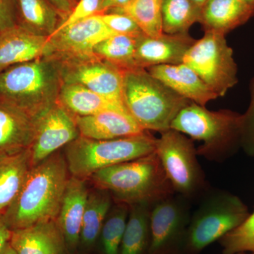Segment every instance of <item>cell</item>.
<instances>
[{"label": "cell", "mask_w": 254, "mask_h": 254, "mask_svg": "<svg viewBox=\"0 0 254 254\" xmlns=\"http://www.w3.org/2000/svg\"><path fill=\"white\" fill-rule=\"evenodd\" d=\"M71 174L63 150L32 167L16 199L1 217L11 230L58 218Z\"/></svg>", "instance_id": "obj_1"}, {"label": "cell", "mask_w": 254, "mask_h": 254, "mask_svg": "<svg viewBox=\"0 0 254 254\" xmlns=\"http://www.w3.org/2000/svg\"><path fill=\"white\" fill-rule=\"evenodd\" d=\"M87 181L109 192L114 202L128 205L154 203L175 193L155 151L100 170Z\"/></svg>", "instance_id": "obj_2"}, {"label": "cell", "mask_w": 254, "mask_h": 254, "mask_svg": "<svg viewBox=\"0 0 254 254\" xmlns=\"http://www.w3.org/2000/svg\"><path fill=\"white\" fill-rule=\"evenodd\" d=\"M242 114L230 110L210 111L190 102L177 114L170 128L203 142L197 154L222 163L242 148Z\"/></svg>", "instance_id": "obj_3"}, {"label": "cell", "mask_w": 254, "mask_h": 254, "mask_svg": "<svg viewBox=\"0 0 254 254\" xmlns=\"http://www.w3.org/2000/svg\"><path fill=\"white\" fill-rule=\"evenodd\" d=\"M123 99L143 129L160 133L170 129L177 114L190 102L141 68L124 72Z\"/></svg>", "instance_id": "obj_4"}, {"label": "cell", "mask_w": 254, "mask_h": 254, "mask_svg": "<svg viewBox=\"0 0 254 254\" xmlns=\"http://www.w3.org/2000/svg\"><path fill=\"white\" fill-rule=\"evenodd\" d=\"M62 85L58 64L43 57L0 72V100L38 117L58 103Z\"/></svg>", "instance_id": "obj_5"}, {"label": "cell", "mask_w": 254, "mask_h": 254, "mask_svg": "<svg viewBox=\"0 0 254 254\" xmlns=\"http://www.w3.org/2000/svg\"><path fill=\"white\" fill-rule=\"evenodd\" d=\"M156 141L148 131L111 140L78 136L63 150L71 176L87 180L103 169L154 153Z\"/></svg>", "instance_id": "obj_6"}, {"label": "cell", "mask_w": 254, "mask_h": 254, "mask_svg": "<svg viewBox=\"0 0 254 254\" xmlns=\"http://www.w3.org/2000/svg\"><path fill=\"white\" fill-rule=\"evenodd\" d=\"M248 207L226 190H207L201 203L190 215L184 254H199L240 226L250 215Z\"/></svg>", "instance_id": "obj_7"}, {"label": "cell", "mask_w": 254, "mask_h": 254, "mask_svg": "<svg viewBox=\"0 0 254 254\" xmlns=\"http://www.w3.org/2000/svg\"><path fill=\"white\" fill-rule=\"evenodd\" d=\"M155 153L175 193L191 202L206 193L208 183L191 139L170 128L157 138Z\"/></svg>", "instance_id": "obj_8"}, {"label": "cell", "mask_w": 254, "mask_h": 254, "mask_svg": "<svg viewBox=\"0 0 254 254\" xmlns=\"http://www.w3.org/2000/svg\"><path fill=\"white\" fill-rule=\"evenodd\" d=\"M183 63L191 68L218 97H223L238 83L233 50L225 35L205 31L187 51Z\"/></svg>", "instance_id": "obj_9"}, {"label": "cell", "mask_w": 254, "mask_h": 254, "mask_svg": "<svg viewBox=\"0 0 254 254\" xmlns=\"http://www.w3.org/2000/svg\"><path fill=\"white\" fill-rule=\"evenodd\" d=\"M190 201L177 193L152 205L149 254H184L190 224Z\"/></svg>", "instance_id": "obj_10"}, {"label": "cell", "mask_w": 254, "mask_h": 254, "mask_svg": "<svg viewBox=\"0 0 254 254\" xmlns=\"http://www.w3.org/2000/svg\"><path fill=\"white\" fill-rule=\"evenodd\" d=\"M51 59L58 64L63 83L80 85L107 98L123 102L124 71L115 65L94 53Z\"/></svg>", "instance_id": "obj_11"}, {"label": "cell", "mask_w": 254, "mask_h": 254, "mask_svg": "<svg viewBox=\"0 0 254 254\" xmlns=\"http://www.w3.org/2000/svg\"><path fill=\"white\" fill-rule=\"evenodd\" d=\"M78 136L76 117L55 103L37 119L36 134L29 148L31 166L63 150Z\"/></svg>", "instance_id": "obj_12"}, {"label": "cell", "mask_w": 254, "mask_h": 254, "mask_svg": "<svg viewBox=\"0 0 254 254\" xmlns=\"http://www.w3.org/2000/svg\"><path fill=\"white\" fill-rule=\"evenodd\" d=\"M114 34L99 15H93L53 33L48 38L43 57L58 58L91 54L98 43Z\"/></svg>", "instance_id": "obj_13"}, {"label": "cell", "mask_w": 254, "mask_h": 254, "mask_svg": "<svg viewBox=\"0 0 254 254\" xmlns=\"http://www.w3.org/2000/svg\"><path fill=\"white\" fill-rule=\"evenodd\" d=\"M189 33L150 37L144 33L136 38L135 61L138 68H146L163 64L183 63L184 58L194 44Z\"/></svg>", "instance_id": "obj_14"}, {"label": "cell", "mask_w": 254, "mask_h": 254, "mask_svg": "<svg viewBox=\"0 0 254 254\" xmlns=\"http://www.w3.org/2000/svg\"><path fill=\"white\" fill-rule=\"evenodd\" d=\"M90 185L87 180L71 176L64 194L58 218L66 254H77L82 222L86 208Z\"/></svg>", "instance_id": "obj_15"}, {"label": "cell", "mask_w": 254, "mask_h": 254, "mask_svg": "<svg viewBox=\"0 0 254 254\" xmlns=\"http://www.w3.org/2000/svg\"><path fill=\"white\" fill-rule=\"evenodd\" d=\"M76 122L79 136L90 139H116L147 131L125 110H105L88 116L76 117Z\"/></svg>", "instance_id": "obj_16"}, {"label": "cell", "mask_w": 254, "mask_h": 254, "mask_svg": "<svg viewBox=\"0 0 254 254\" xmlns=\"http://www.w3.org/2000/svg\"><path fill=\"white\" fill-rule=\"evenodd\" d=\"M37 119L38 117L0 100V155L28 149L36 134Z\"/></svg>", "instance_id": "obj_17"}, {"label": "cell", "mask_w": 254, "mask_h": 254, "mask_svg": "<svg viewBox=\"0 0 254 254\" xmlns=\"http://www.w3.org/2000/svg\"><path fill=\"white\" fill-rule=\"evenodd\" d=\"M146 70L177 94L201 106L205 107L209 102L218 98L200 76L185 63L157 65Z\"/></svg>", "instance_id": "obj_18"}, {"label": "cell", "mask_w": 254, "mask_h": 254, "mask_svg": "<svg viewBox=\"0 0 254 254\" xmlns=\"http://www.w3.org/2000/svg\"><path fill=\"white\" fill-rule=\"evenodd\" d=\"M48 39L17 25L0 31V72L14 65L43 58Z\"/></svg>", "instance_id": "obj_19"}, {"label": "cell", "mask_w": 254, "mask_h": 254, "mask_svg": "<svg viewBox=\"0 0 254 254\" xmlns=\"http://www.w3.org/2000/svg\"><path fill=\"white\" fill-rule=\"evenodd\" d=\"M9 244L16 254H66L64 240L55 220L11 230Z\"/></svg>", "instance_id": "obj_20"}, {"label": "cell", "mask_w": 254, "mask_h": 254, "mask_svg": "<svg viewBox=\"0 0 254 254\" xmlns=\"http://www.w3.org/2000/svg\"><path fill=\"white\" fill-rule=\"evenodd\" d=\"M254 16V8L242 0H208L200 9L198 22L204 31L226 35Z\"/></svg>", "instance_id": "obj_21"}, {"label": "cell", "mask_w": 254, "mask_h": 254, "mask_svg": "<svg viewBox=\"0 0 254 254\" xmlns=\"http://www.w3.org/2000/svg\"><path fill=\"white\" fill-rule=\"evenodd\" d=\"M113 202L109 192L90 186L77 254H95L97 241Z\"/></svg>", "instance_id": "obj_22"}, {"label": "cell", "mask_w": 254, "mask_h": 254, "mask_svg": "<svg viewBox=\"0 0 254 254\" xmlns=\"http://www.w3.org/2000/svg\"><path fill=\"white\" fill-rule=\"evenodd\" d=\"M58 103L75 117L88 116L109 110L128 111L123 102L72 83H63Z\"/></svg>", "instance_id": "obj_23"}, {"label": "cell", "mask_w": 254, "mask_h": 254, "mask_svg": "<svg viewBox=\"0 0 254 254\" xmlns=\"http://www.w3.org/2000/svg\"><path fill=\"white\" fill-rule=\"evenodd\" d=\"M32 168L29 148L0 155V217L16 199Z\"/></svg>", "instance_id": "obj_24"}, {"label": "cell", "mask_w": 254, "mask_h": 254, "mask_svg": "<svg viewBox=\"0 0 254 254\" xmlns=\"http://www.w3.org/2000/svg\"><path fill=\"white\" fill-rule=\"evenodd\" d=\"M16 25L33 34L49 38L63 19L48 0H15Z\"/></svg>", "instance_id": "obj_25"}, {"label": "cell", "mask_w": 254, "mask_h": 254, "mask_svg": "<svg viewBox=\"0 0 254 254\" xmlns=\"http://www.w3.org/2000/svg\"><path fill=\"white\" fill-rule=\"evenodd\" d=\"M153 204L143 202L129 205L120 254H149L151 244L150 216Z\"/></svg>", "instance_id": "obj_26"}, {"label": "cell", "mask_w": 254, "mask_h": 254, "mask_svg": "<svg viewBox=\"0 0 254 254\" xmlns=\"http://www.w3.org/2000/svg\"><path fill=\"white\" fill-rule=\"evenodd\" d=\"M129 205L113 202L97 241L94 254H120Z\"/></svg>", "instance_id": "obj_27"}, {"label": "cell", "mask_w": 254, "mask_h": 254, "mask_svg": "<svg viewBox=\"0 0 254 254\" xmlns=\"http://www.w3.org/2000/svg\"><path fill=\"white\" fill-rule=\"evenodd\" d=\"M137 38L114 34L98 43L94 47L93 53L124 72L138 68L135 61Z\"/></svg>", "instance_id": "obj_28"}, {"label": "cell", "mask_w": 254, "mask_h": 254, "mask_svg": "<svg viewBox=\"0 0 254 254\" xmlns=\"http://www.w3.org/2000/svg\"><path fill=\"white\" fill-rule=\"evenodd\" d=\"M107 12L128 15L146 36L157 37L163 33L162 0H131L125 6Z\"/></svg>", "instance_id": "obj_29"}, {"label": "cell", "mask_w": 254, "mask_h": 254, "mask_svg": "<svg viewBox=\"0 0 254 254\" xmlns=\"http://www.w3.org/2000/svg\"><path fill=\"white\" fill-rule=\"evenodd\" d=\"M200 9L190 0H162L163 31L166 34H185L199 21Z\"/></svg>", "instance_id": "obj_30"}, {"label": "cell", "mask_w": 254, "mask_h": 254, "mask_svg": "<svg viewBox=\"0 0 254 254\" xmlns=\"http://www.w3.org/2000/svg\"><path fill=\"white\" fill-rule=\"evenodd\" d=\"M222 254L254 253V211L235 230L218 241Z\"/></svg>", "instance_id": "obj_31"}, {"label": "cell", "mask_w": 254, "mask_h": 254, "mask_svg": "<svg viewBox=\"0 0 254 254\" xmlns=\"http://www.w3.org/2000/svg\"><path fill=\"white\" fill-rule=\"evenodd\" d=\"M98 15L107 27L115 34L137 38L143 33L136 23L128 15L117 12H105Z\"/></svg>", "instance_id": "obj_32"}, {"label": "cell", "mask_w": 254, "mask_h": 254, "mask_svg": "<svg viewBox=\"0 0 254 254\" xmlns=\"http://www.w3.org/2000/svg\"><path fill=\"white\" fill-rule=\"evenodd\" d=\"M251 100L248 109L242 114V148L246 154L254 157V77L250 83Z\"/></svg>", "instance_id": "obj_33"}, {"label": "cell", "mask_w": 254, "mask_h": 254, "mask_svg": "<svg viewBox=\"0 0 254 254\" xmlns=\"http://www.w3.org/2000/svg\"><path fill=\"white\" fill-rule=\"evenodd\" d=\"M102 1L103 0H78L71 14L60 23L55 33L82 19L99 14Z\"/></svg>", "instance_id": "obj_34"}, {"label": "cell", "mask_w": 254, "mask_h": 254, "mask_svg": "<svg viewBox=\"0 0 254 254\" xmlns=\"http://www.w3.org/2000/svg\"><path fill=\"white\" fill-rule=\"evenodd\" d=\"M16 26V1L0 0V31Z\"/></svg>", "instance_id": "obj_35"}, {"label": "cell", "mask_w": 254, "mask_h": 254, "mask_svg": "<svg viewBox=\"0 0 254 254\" xmlns=\"http://www.w3.org/2000/svg\"><path fill=\"white\" fill-rule=\"evenodd\" d=\"M48 1L58 11L63 21L68 15L71 14L73 8L77 4L78 0H48Z\"/></svg>", "instance_id": "obj_36"}, {"label": "cell", "mask_w": 254, "mask_h": 254, "mask_svg": "<svg viewBox=\"0 0 254 254\" xmlns=\"http://www.w3.org/2000/svg\"><path fill=\"white\" fill-rule=\"evenodd\" d=\"M11 235V230L6 226L4 220L0 217V254L9 243Z\"/></svg>", "instance_id": "obj_37"}, {"label": "cell", "mask_w": 254, "mask_h": 254, "mask_svg": "<svg viewBox=\"0 0 254 254\" xmlns=\"http://www.w3.org/2000/svg\"><path fill=\"white\" fill-rule=\"evenodd\" d=\"M130 1L131 0H103L100 14L117 9V8L122 7Z\"/></svg>", "instance_id": "obj_38"}, {"label": "cell", "mask_w": 254, "mask_h": 254, "mask_svg": "<svg viewBox=\"0 0 254 254\" xmlns=\"http://www.w3.org/2000/svg\"><path fill=\"white\" fill-rule=\"evenodd\" d=\"M1 254H16V252L14 250V249L11 247L10 244H8L6 247H5L4 250L1 252Z\"/></svg>", "instance_id": "obj_39"}, {"label": "cell", "mask_w": 254, "mask_h": 254, "mask_svg": "<svg viewBox=\"0 0 254 254\" xmlns=\"http://www.w3.org/2000/svg\"><path fill=\"white\" fill-rule=\"evenodd\" d=\"M190 1H191L193 4L196 5L198 7H199L200 9H201L202 6L205 4V3L208 0H190Z\"/></svg>", "instance_id": "obj_40"}, {"label": "cell", "mask_w": 254, "mask_h": 254, "mask_svg": "<svg viewBox=\"0 0 254 254\" xmlns=\"http://www.w3.org/2000/svg\"><path fill=\"white\" fill-rule=\"evenodd\" d=\"M244 2L247 3V4L253 7L254 9V0H242Z\"/></svg>", "instance_id": "obj_41"}, {"label": "cell", "mask_w": 254, "mask_h": 254, "mask_svg": "<svg viewBox=\"0 0 254 254\" xmlns=\"http://www.w3.org/2000/svg\"><path fill=\"white\" fill-rule=\"evenodd\" d=\"M246 254V253H240V254ZM250 254H254V253H251Z\"/></svg>", "instance_id": "obj_42"}]
</instances>
